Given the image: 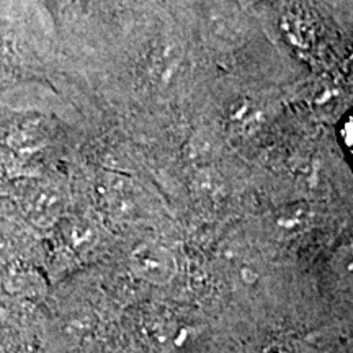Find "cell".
I'll return each instance as SVG.
<instances>
[{
    "label": "cell",
    "mask_w": 353,
    "mask_h": 353,
    "mask_svg": "<svg viewBox=\"0 0 353 353\" xmlns=\"http://www.w3.org/2000/svg\"><path fill=\"white\" fill-rule=\"evenodd\" d=\"M130 268L145 283L164 286L170 283L176 273V260L165 247L144 242L130 254Z\"/></svg>",
    "instance_id": "cell-1"
},
{
    "label": "cell",
    "mask_w": 353,
    "mask_h": 353,
    "mask_svg": "<svg viewBox=\"0 0 353 353\" xmlns=\"http://www.w3.org/2000/svg\"><path fill=\"white\" fill-rule=\"evenodd\" d=\"M306 219L307 210H304L303 206H293V208H286L278 214L276 224L283 231H293V229H298L301 226L303 223H306Z\"/></svg>",
    "instance_id": "cell-2"
},
{
    "label": "cell",
    "mask_w": 353,
    "mask_h": 353,
    "mask_svg": "<svg viewBox=\"0 0 353 353\" xmlns=\"http://www.w3.org/2000/svg\"><path fill=\"white\" fill-rule=\"evenodd\" d=\"M64 236L72 247H83L88 244V241H90L92 229L88 228L87 224L74 221V223H70L64 228Z\"/></svg>",
    "instance_id": "cell-3"
},
{
    "label": "cell",
    "mask_w": 353,
    "mask_h": 353,
    "mask_svg": "<svg viewBox=\"0 0 353 353\" xmlns=\"http://www.w3.org/2000/svg\"><path fill=\"white\" fill-rule=\"evenodd\" d=\"M352 126H353L352 125V117H347L342 123V134L341 136H342V141L345 143L348 149H352V131H353Z\"/></svg>",
    "instance_id": "cell-4"
},
{
    "label": "cell",
    "mask_w": 353,
    "mask_h": 353,
    "mask_svg": "<svg viewBox=\"0 0 353 353\" xmlns=\"http://www.w3.org/2000/svg\"><path fill=\"white\" fill-rule=\"evenodd\" d=\"M48 2H50L51 6H56V7H59V6H63V3L68 2V0H48Z\"/></svg>",
    "instance_id": "cell-5"
},
{
    "label": "cell",
    "mask_w": 353,
    "mask_h": 353,
    "mask_svg": "<svg viewBox=\"0 0 353 353\" xmlns=\"http://www.w3.org/2000/svg\"><path fill=\"white\" fill-rule=\"evenodd\" d=\"M245 2H257V0H245Z\"/></svg>",
    "instance_id": "cell-6"
}]
</instances>
